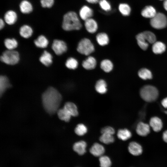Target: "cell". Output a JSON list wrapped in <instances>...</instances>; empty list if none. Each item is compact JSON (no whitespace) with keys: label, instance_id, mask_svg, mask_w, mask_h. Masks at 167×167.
I'll return each mask as SVG.
<instances>
[{"label":"cell","instance_id":"obj_28","mask_svg":"<svg viewBox=\"0 0 167 167\" xmlns=\"http://www.w3.org/2000/svg\"><path fill=\"white\" fill-rule=\"evenodd\" d=\"M34 43L36 47L43 48L47 47L49 42L45 37L41 35L39 36L37 39L35 40Z\"/></svg>","mask_w":167,"mask_h":167},{"label":"cell","instance_id":"obj_22","mask_svg":"<svg viewBox=\"0 0 167 167\" xmlns=\"http://www.w3.org/2000/svg\"><path fill=\"white\" fill-rule=\"evenodd\" d=\"M165 44L161 41H156L152 46V51L156 54L162 53L165 51Z\"/></svg>","mask_w":167,"mask_h":167},{"label":"cell","instance_id":"obj_4","mask_svg":"<svg viewBox=\"0 0 167 167\" xmlns=\"http://www.w3.org/2000/svg\"><path fill=\"white\" fill-rule=\"evenodd\" d=\"M0 60L2 62L7 64L15 65L19 61V54L16 51L8 49L2 53L1 56Z\"/></svg>","mask_w":167,"mask_h":167},{"label":"cell","instance_id":"obj_10","mask_svg":"<svg viewBox=\"0 0 167 167\" xmlns=\"http://www.w3.org/2000/svg\"><path fill=\"white\" fill-rule=\"evenodd\" d=\"M128 149L131 154L135 156L141 155L143 152L142 146L135 142H132L129 143Z\"/></svg>","mask_w":167,"mask_h":167},{"label":"cell","instance_id":"obj_8","mask_svg":"<svg viewBox=\"0 0 167 167\" xmlns=\"http://www.w3.org/2000/svg\"><path fill=\"white\" fill-rule=\"evenodd\" d=\"M136 132L140 136H144L147 135L150 132V126L142 122H139L136 127Z\"/></svg>","mask_w":167,"mask_h":167},{"label":"cell","instance_id":"obj_39","mask_svg":"<svg viewBox=\"0 0 167 167\" xmlns=\"http://www.w3.org/2000/svg\"><path fill=\"white\" fill-rule=\"evenodd\" d=\"M99 3L101 8L103 10L107 11L111 10V5L107 0H100Z\"/></svg>","mask_w":167,"mask_h":167},{"label":"cell","instance_id":"obj_43","mask_svg":"<svg viewBox=\"0 0 167 167\" xmlns=\"http://www.w3.org/2000/svg\"><path fill=\"white\" fill-rule=\"evenodd\" d=\"M162 137L164 141L167 143V130L165 131L163 133Z\"/></svg>","mask_w":167,"mask_h":167},{"label":"cell","instance_id":"obj_7","mask_svg":"<svg viewBox=\"0 0 167 167\" xmlns=\"http://www.w3.org/2000/svg\"><path fill=\"white\" fill-rule=\"evenodd\" d=\"M52 48L55 54L58 55L65 52L67 49V46L65 42L58 40H54Z\"/></svg>","mask_w":167,"mask_h":167},{"label":"cell","instance_id":"obj_41","mask_svg":"<svg viewBox=\"0 0 167 167\" xmlns=\"http://www.w3.org/2000/svg\"><path fill=\"white\" fill-rule=\"evenodd\" d=\"M40 2L43 7L50 8L53 5L54 0H41Z\"/></svg>","mask_w":167,"mask_h":167},{"label":"cell","instance_id":"obj_40","mask_svg":"<svg viewBox=\"0 0 167 167\" xmlns=\"http://www.w3.org/2000/svg\"><path fill=\"white\" fill-rule=\"evenodd\" d=\"M101 134H108L113 135L115 133V131L113 128L110 126H105L101 129Z\"/></svg>","mask_w":167,"mask_h":167},{"label":"cell","instance_id":"obj_19","mask_svg":"<svg viewBox=\"0 0 167 167\" xmlns=\"http://www.w3.org/2000/svg\"><path fill=\"white\" fill-rule=\"evenodd\" d=\"M96 62L93 57L89 56L83 61L82 65L86 69L90 70L94 69L96 66Z\"/></svg>","mask_w":167,"mask_h":167},{"label":"cell","instance_id":"obj_36","mask_svg":"<svg viewBox=\"0 0 167 167\" xmlns=\"http://www.w3.org/2000/svg\"><path fill=\"white\" fill-rule=\"evenodd\" d=\"M87 127L82 123L78 124L75 129V134L80 136L84 135L87 133Z\"/></svg>","mask_w":167,"mask_h":167},{"label":"cell","instance_id":"obj_31","mask_svg":"<svg viewBox=\"0 0 167 167\" xmlns=\"http://www.w3.org/2000/svg\"><path fill=\"white\" fill-rule=\"evenodd\" d=\"M118 9L120 13L124 16L129 15L131 11L130 6L126 3L120 4L118 6Z\"/></svg>","mask_w":167,"mask_h":167},{"label":"cell","instance_id":"obj_26","mask_svg":"<svg viewBox=\"0 0 167 167\" xmlns=\"http://www.w3.org/2000/svg\"><path fill=\"white\" fill-rule=\"evenodd\" d=\"M96 40L98 44L102 46L107 45L109 41L108 36L106 33L104 32L97 34L96 36Z\"/></svg>","mask_w":167,"mask_h":167},{"label":"cell","instance_id":"obj_32","mask_svg":"<svg viewBox=\"0 0 167 167\" xmlns=\"http://www.w3.org/2000/svg\"><path fill=\"white\" fill-rule=\"evenodd\" d=\"M138 75L140 78L144 80L151 79L152 78V75L151 71L148 69L145 68L140 70L138 72Z\"/></svg>","mask_w":167,"mask_h":167},{"label":"cell","instance_id":"obj_13","mask_svg":"<svg viewBox=\"0 0 167 167\" xmlns=\"http://www.w3.org/2000/svg\"><path fill=\"white\" fill-rule=\"evenodd\" d=\"M105 149L103 145L98 143H94L90 149L91 154L96 156H101L104 154Z\"/></svg>","mask_w":167,"mask_h":167},{"label":"cell","instance_id":"obj_9","mask_svg":"<svg viewBox=\"0 0 167 167\" xmlns=\"http://www.w3.org/2000/svg\"><path fill=\"white\" fill-rule=\"evenodd\" d=\"M79 14L80 18L85 21L92 17L93 15V12L90 7L84 5L81 8Z\"/></svg>","mask_w":167,"mask_h":167},{"label":"cell","instance_id":"obj_29","mask_svg":"<svg viewBox=\"0 0 167 167\" xmlns=\"http://www.w3.org/2000/svg\"><path fill=\"white\" fill-rule=\"evenodd\" d=\"M57 113L60 119L66 122L70 121L71 116L64 108L58 109Z\"/></svg>","mask_w":167,"mask_h":167},{"label":"cell","instance_id":"obj_18","mask_svg":"<svg viewBox=\"0 0 167 167\" xmlns=\"http://www.w3.org/2000/svg\"><path fill=\"white\" fill-rule=\"evenodd\" d=\"M40 62L46 66H49L52 62V56L46 51H45L39 59Z\"/></svg>","mask_w":167,"mask_h":167},{"label":"cell","instance_id":"obj_45","mask_svg":"<svg viewBox=\"0 0 167 167\" xmlns=\"http://www.w3.org/2000/svg\"><path fill=\"white\" fill-rule=\"evenodd\" d=\"M5 25L4 22L3 20L1 19H0V29H2L4 27Z\"/></svg>","mask_w":167,"mask_h":167},{"label":"cell","instance_id":"obj_35","mask_svg":"<svg viewBox=\"0 0 167 167\" xmlns=\"http://www.w3.org/2000/svg\"><path fill=\"white\" fill-rule=\"evenodd\" d=\"M143 35L148 43L153 44L156 41V37L155 34L150 31H145L142 32Z\"/></svg>","mask_w":167,"mask_h":167},{"label":"cell","instance_id":"obj_38","mask_svg":"<svg viewBox=\"0 0 167 167\" xmlns=\"http://www.w3.org/2000/svg\"><path fill=\"white\" fill-rule=\"evenodd\" d=\"M78 65L77 61L73 58H70L66 60L65 65L68 68L71 69H75L78 67Z\"/></svg>","mask_w":167,"mask_h":167},{"label":"cell","instance_id":"obj_2","mask_svg":"<svg viewBox=\"0 0 167 167\" xmlns=\"http://www.w3.org/2000/svg\"><path fill=\"white\" fill-rule=\"evenodd\" d=\"M82 26L79 17L75 12L69 11L64 15L62 28L64 30L66 31L79 30Z\"/></svg>","mask_w":167,"mask_h":167},{"label":"cell","instance_id":"obj_25","mask_svg":"<svg viewBox=\"0 0 167 167\" xmlns=\"http://www.w3.org/2000/svg\"><path fill=\"white\" fill-rule=\"evenodd\" d=\"M95 88L96 92L99 93L104 94L107 91L106 83L104 80L100 79L96 82Z\"/></svg>","mask_w":167,"mask_h":167},{"label":"cell","instance_id":"obj_21","mask_svg":"<svg viewBox=\"0 0 167 167\" xmlns=\"http://www.w3.org/2000/svg\"><path fill=\"white\" fill-rule=\"evenodd\" d=\"M137 42L139 47L144 50H146L148 46V43L145 39L142 32L138 34L136 36Z\"/></svg>","mask_w":167,"mask_h":167},{"label":"cell","instance_id":"obj_20","mask_svg":"<svg viewBox=\"0 0 167 167\" xmlns=\"http://www.w3.org/2000/svg\"><path fill=\"white\" fill-rule=\"evenodd\" d=\"M11 87V85L7 77L5 76H1L0 77V94L1 96H2L6 89Z\"/></svg>","mask_w":167,"mask_h":167},{"label":"cell","instance_id":"obj_47","mask_svg":"<svg viewBox=\"0 0 167 167\" xmlns=\"http://www.w3.org/2000/svg\"><path fill=\"white\" fill-rule=\"evenodd\" d=\"M165 114H167V111H165Z\"/></svg>","mask_w":167,"mask_h":167},{"label":"cell","instance_id":"obj_15","mask_svg":"<svg viewBox=\"0 0 167 167\" xmlns=\"http://www.w3.org/2000/svg\"><path fill=\"white\" fill-rule=\"evenodd\" d=\"M87 144L84 141L81 140L75 143L73 146L74 150L79 155H82L86 152Z\"/></svg>","mask_w":167,"mask_h":167},{"label":"cell","instance_id":"obj_42","mask_svg":"<svg viewBox=\"0 0 167 167\" xmlns=\"http://www.w3.org/2000/svg\"><path fill=\"white\" fill-rule=\"evenodd\" d=\"M161 103L163 107L165 108H167V97L162 100Z\"/></svg>","mask_w":167,"mask_h":167},{"label":"cell","instance_id":"obj_24","mask_svg":"<svg viewBox=\"0 0 167 167\" xmlns=\"http://www.w3.org/2000/svg\"><path fill=\"white\" fill-rule=\"evenodd\" d=\"M19 7L21 12L24 14L29 13L32 10V6L31 4L26 0H23L21 2Z\"/></svg>","mask_w":167,"mask_h":167},{"label":"cell","instance_id":"obj_34","mask_svg":"<svg viewBox=\"0 0 167 167\" xmlns=\"http://www.w3.org/2000/svg\"><path fill=\"white\" fill-rule=\"evenodd\" d=\"M113 135L108 134H102L99 138L100 140L105 144L112 143L114 141V138Z\"/></svg>","mask_w":167,"mask_h":167},{"label":"cell","instance_id":"obj_11","mask_svg":"<svg viewBox=\"0 0 167 167\" xmlns=\"http://www.w3.org/2000/svg\"><path fill=\"white\" fill-rule=\"evenodd\" d=\"M84 25L86 30L90 33H94L97 30V23L94 19L91 18L85 21Z\"/></svg>","mask_w":167,"mask_h":167},{"label":"cell","instance_id":"obj_17","mask_svg":"<svg viewBox=\"0 0 167 167\" xmlns=\"http://www.w3.org/2000/svg\"><path fill=\"white\" fill-rule=\"evenodd\" d=\"M63 108L70 114L71 116L76 117L78 114V111L76 105L71 102H66Z\"/></svg>","mask_w":167,"mask_h":167},{"label":"cell","instance_id":"obj_12","mask_svg":"<svg viewBox=\"0 0 167 167\" xmlns=\"http://www.w3.org/2000/svg\"><path fill=\"white\" fill-rule=\"evenodd\" d=\"M149 125L153 130L156 132L160 131L163 127L162 121L157 117H154L150 119Z\"/></svg>","mask_w":167,"mask_h":167},{"label":"cell","instance_id":"obj_14","mask_svg":"<svg viewBox=\"0 0 167 167\" xmlns=\"http://www.w3.org/2000/svg\"><path fill=\"white\" fill-rule=\"evenodd\" d=\"M156 13L155 8L150 5L145 6L141 11V15L143 17L147 18H152Z\"/></svg>","mask_w":167,"mask_h":167},{"label":"cell","instance_id":"obj_16","mask_svg":"<svg viewBox=\"0 0 167 167\" xmlns=\"http://www.w3.org/2000/svg\"><path fill=\"white\" fill-rule=\"evenodd\" d=\"M4 19L5 22L8 24H13L17 20V14L13 11H8L5 14Z\"/></svg>","mask_w":167,"mask_h":167},{"label":"cell","instance_id":"obj_46","mask_svg":"<svg viewBox=\"0 0 167 167\" xmlns=\"http://www.w3.org/2000/svg\"><path fill=\"white\" fill-rule=\"evenodd\" d=\"M164 8L167 11V0H164L163 3Z\"/></svg>","mask_w":167,"mask_h":167},{"label":"cell","instance_id":"obj_1","mask_svg":"<svg viewBox=\"0 0 167 167\" xmlns=\"http://www.w3.org/2000/svg\"><path fill=\"white\" fill-rule=\"evenodd\" d=\"M43 106L47 113L53 114L57 112L62 100L59 92L53 87L49 88L42 94Z\"/></svg>","mask_w":167,"mask_h":167},{"label":"cell","instance_id":"obj_6","mask_svg":"<svg viewBox=\"0 0 167 167\" xmlns=\"http://www.w3.org/2000/svg\"><path fill=\"white\" fill-rule=\"evenodd\" d=\"M77 50L81 54L88 55L94 51V47L90 40L85 38L81 40L79 42Z\"/></svg>","mask_w":167,"mask_h":167},{"label":"cell","instance_id":"obj_44","mask_svg":"<svg viewBox=\"0 0 167 167\" xmlns=\"http://www.w3.org/2000/svg\"><path fill=\"white\" fill-rule=\"evenodd\" d=\"M86 1L88 2V3H92V4H95L99 2V0H86Z\"/></svg>","mask_w":167,"mask_h":167},{"label":"cell","instance_id":"obj_30","mask_svg":"<svg viewBox=\"0 0 167 167\" xmlns=\"http://www.w3.org/2000/svg\"><path fill=\"white\" fill-rule=\"evenodd\" d=\"M101 69L106 72H109L111 71L113 67L112 62L108 59L102 61L100 64Z\"/></svg>","mask_w":167,"mask_h":167},{"label":"cell","instance_id":"obj_3","mask_svg":"<svg viewBox=\"0 0 167 167\" xmlns=\"http://www.w3.org/2000/svg\"><path fill=\"white\" fill-rule=\"evenodd\" d=\"M140 94L142 99L145 101L152 102L157 98L159 93L155 87L151 85H146L141 88Z\"/></svg>","mask_w":167,"mask_h":167},{"label":"cell","instance_id":"obj_27","mask_svg":"<svg viewBox=\"0 0 167 167\" xmlns=\"http://www.w3.org/2000/svg\"><path fill=\"white\" fill-rule=\"evenodd\" d=\"M117 135L118 139L125 141L130 139L132 136L131 131L126 129H121L118 130Z\"/></svg>","mask_w":167,"mask_h":167},{"label":"cell","instance_id":"obj_33","mask_svg":"<svg viewBox=\"0 0 167 167\" xmlns=\"http://www.w3.org/2000/svg\"><path fill=\"white\" fill-rule=\"evenodd\" d=\"M4 45L8 50H14L18 46L17 41L14 38H7L4 42Z\"/></svg>","mask_w":167,"mask_h":167},{"label":"cell","instance_id":"obj_5","mask_svg":"<svg viewBox=\"0 0 167 167\" xmlns=\"http://www.w3.org/2000/svg\"><path fill=\"white\" fill-rule=\"evenodd\" d=\"M151 25L153 28L160 29L165 28L167 26V18L163 13H157L150 20Z\"/></svg>","mask_w":167,"mask_h":167},{"label":"cell","instance_id":"obj_37","mask_svg":"<svg viewBox=\"0 0 167 167\" xmlns=\"http://www.w3.org/2000/svg\"><path fill=\"white\" fill-rule=\"evenodd\" d=\"M100 166L101 167H110L111 162L109 157L106 156H102L99 158Z\"/></svg>","mask_w":167,"mask_h":167},{"label":"cell","instance_id":"obj_48","mask_svg":"<svg viewBox=\"0 0 167 167\" xmlns=\"http://www.w3.org/2000/svg\"><path fill=\"white\" fill-rule=\"evenodd\" d=\"M160 0L162 1V0Z\"/></svg>","mask_w":167,"mask_h":167},{"label":"cell","instance_id":"obj_23","mask_svg":"<svg viewBox=\"0 0 167 167\" xmlns=\"http://www.w3.org/2000/svg\"><path fill=\"white\" fill-rule=\"evenodd\" d=\"M33 31L31 28L27 25H24L21 27L19 33L21 36L25 38L30 37L32 35Z\"/></svg>","mask_w":167,"mask_h":167}]
</instances>
